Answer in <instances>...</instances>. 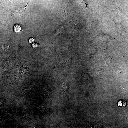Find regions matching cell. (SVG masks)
<instances>
[{"mask_svg":"<svg viewBox=\"0 0 128 128\" xmlns=\"http://www.w3.org/2000/svg\"><path fill=\"white\" fill-rule=\"evenodd\" d=\"M21 30V27L19 25L17 24L14 25V30L15 32H19Z\"/></svg>","mask_w":128,"mask_h":128,"instance_id":"6da1fadb","label":"cell"},{"mask_svg":"<svg viewBox=\"0 0 128 128\" xmlns=\"http://www.w3.org/2000/svg\"><path fill=\"white\" fill-rule=\"evenodd\" d=\"M29 41L30 43H32L34 42V39L32 38H30L29 39Z\"/></svg>","mask_w":128,"mask_h":128,"instance_id":"7a4b0ae2","label":"cell"}]
</instances>
